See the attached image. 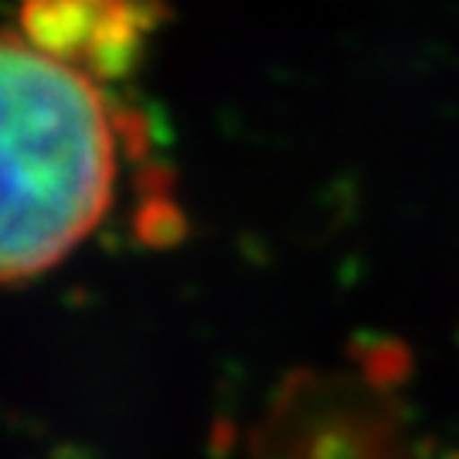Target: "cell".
Segmentation results:
<instances>
[{
    "label": "cell",
    "instance_id": "6da1fadb",
    "mask_svg": "<svg viewBox=\"0 0 459 459\" xmlns=\"http://www.w3.org/2000/svg\"><path fill=\"white\" fill-rule=\"evenodd\" d=\"M119 143L96 75L0 34V282L48 273L113 204Z\"/></svg>",
    "mask_w": 459,
    "mask_h": 459
},
{
    "label": "cell",
    "instance_id": "7a4b0ae2",
    "mask_svg": "<svg viewBox=\"0 0 459 459\" xmlns=\"http://www.w3.org/2000/svg\"><path fill=\"white\" fill-rule=\"evenodd\" d=\"M255 459H405L394 415L364 385L327 377L282 394Z\"/></svg>",
    "mask_w": 459,
    "mask_h": 459
},
{
    "label": "cell",
    "instance_id": "3957f363",
    "mask_svg": "<svg viewBox=\"0 0 459 459\" xmlns=\"http://www.w3.org/2000/svg\"><path fill=\"white\" fill-rule=\"evenodd\" d=\"M24 38L92 75H113L140 45L133 0H24Z\"/></svg>",
    "mask_w": 459,
    "mask_h": 459
}]
</instances>
